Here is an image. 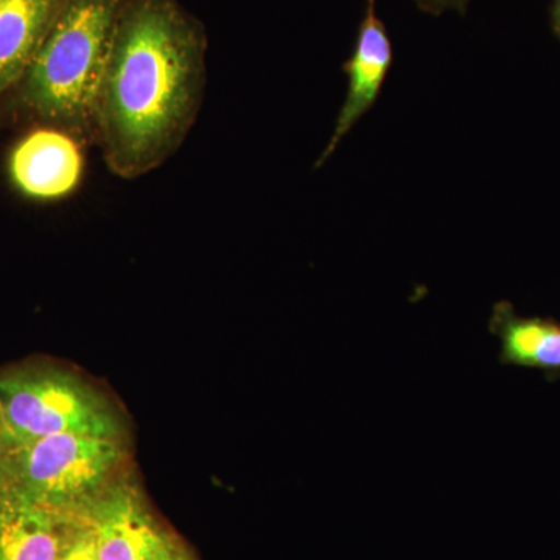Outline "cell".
<instances>
[{
  "label": "cell",
  "instance_id": "7a4b0ae2",
  "mask_svg": "<svg viewBox=\"0 0 560 560\" xmlns=\"http://www.w3.org/2000/svg\"><path fill=\"white\" fill-rule=\"evenodd\" d=\"M127 0H69L24 80L0 103V128L50 125L95 145V108Z\"/></svg>",
  "mask_w": 560,
  "mask_h": 560
},
{
  "label": "cell",
  "instance_id": "5bb4252c",
  "mask_svg": "<svg viewBox=\"0 0 560 560\" xmlns=\"http://www.w3.org/2000/svg\"><path fill=\"white\" fill-rule=\"evenodd\" d=\"M415 2L418 3L423 11L441 14L442 11L448 10L464 11L469 0H415Z\"/></svg>",
  "mask_w": 560,
  "mask_h": 560
},
{
  "label": "cell",
  "instance_id": "30bf717a",
  "mask_svg": "<svg viewBox=\"0 0 560 560\" xmlns=\"http://www.w3.org/2000/svg\"><path fill=\"white\" fill-rule=\"evenodd\" d=\"M490 331L501 342V363L560 374V324L556 320L523 318L503 301L493 307Z\"/></svg>",
  "mask_w": 560,
  "mask_h": 560
},
{
  "label": "cell",
  "instance_id": "7c38bea8",
  "mask_svg": "<svg viewBox=\"0 0 560 560\" xmlns=\"http://www.w3.org/2000/svg\"><path fill=\"white\" fill-rule=\"evenodd\" d=\"M16 451V445L11 442L9 434L0 423V490L9 489Z\"/></svg>",
  "mask_w": 560,
  "mask_h": 560
},
{
  "label": "cell",
  "instance_id": "277c9868",
  "mask_svg": "<svg viewBox=\"0 0 560 560\" xmlns=\"http://www.w3.org/2000/svg\"><path fill=\"white\" fill-rule=\"evenodd\" d=\"M124 438L57 434L18 447L9 489L62 515H81L124 474Z\"/></svg>",
  "mask_w": 560,
  "mask_h": 560
},
{
  "label": "cell",
  "instance_id": "ba28073f",
  "mask_svg": "<svg viewBox=\"0 0 560 560\" xmlns=\"http://www.w3.org/2000/svg\"><path fill=\"white\" fill-rule=\"evenodd\" d=\"M69 0H0V103L24 80Z\"/></svg>",
  "mask_w": 560,
  "mask_h": 560
},
{
  "label": "cell",
  "instance_id": "5b68a950",
  "mask_svg": "<svg viewBox=\"0 0 560 560\" xmlns=\"http://www.w3.org/2000/svg\"><path fill=\"white\" fill-rule=\"evenodd\" d=\"M84 149L86 143L61 128L50 125L24 128L5 158L11 189L33 202L66 200L83 180Z\"/></svg>",
  "mask_w": 560,
  "mask_h": 560
},
{
  "label": "cell",
  "instance_id": "3957f363",
  "mask_svg": "<svg viewBox=\"0 0 560 560\" xmlns=\"http://www.w3.org/2000/svg\"><path fill=\"white\" fill-rule=\"evenodd\" d=\"M0 423L16 447L57 434L124 438L109 400L75 372L46 359L0 368Z\"/></svg>",
  "mask_w": 560,
  "mask_h": 560
},
{
  "label": "cell",
  "instance_id": "9a60e30c",
  "mask_svg": "<svg viewBox=\"0 0 560 560\" xmlns=\"http://www.w3.org/2000/svg\"><path fill=\"white\" fill-rule=\"evenodd\" d=\"M551 21L552 28H555L556 35H558V38L560 39V0H555V2H552Z\"/></svg>",
  "mask_w": 560,
  "mask_h": 560
},
{
  "label": "cell",
  "instance_id": "8fae6325",
  "mask_svg": "<svg viewBox=\"0 0 560 560\" xmlns=\"http://www.w3.org/2000/svg\"><path fill=\"white\" fill-rule=\"evenodd\" d=\"M60 560H98L94 533L84 514L77 515Z\"/></svg>",
  "mask_w": 560,
  "mask_h": 560
},
{
  "label": "cell",
  "instance_id": "8992f818",
  "mask_svg": "<svg viewBox=\"0 0 560 560\" xmlns=\"http://www.w3.org/2000/svg\"><path fill=\"white\" fill-rule=\"evenodd\" d=\"M98 560H147L167 539L139 489L124 475L84 511Z\"/></svg>",
  "mask_w": 560,
  "mask_h": 560
},
{
  "label": "cell",
  "instance_id": "6da1fadb",
  "mask_svg": "<svg viewBox=\"0 0 560 560\" xmlns=\"http://www.w3.org/2000/svg\"><path fill=\"white\" fill-rule=\"evenodd\" d=\"M209 40L179 0H127L95 108V147L121 179L162 167L186 142L208 83Z\"/></svg>",
  "mask_w": 560,
  "mask_h": 560
},
{
  "label": "cell",
  "instance_id": "52a82bcc",
  "mask_svg": "<svg viewBox=\"0 0 560 560\" xmlns=\"http://www.w3.org/2000/svg\"><path fill=\"white\" fill-rule=\"evenodd\" d=\"M390 62H393V46H390L388 32L377 16L375 0H368V9L360 24L355 49L350 60L346 62V73L349 79L348 95L329 143L320 154L318 167L329 160L330 154L340 145L342 138L377 101L383 81L388 75Z\"/></svg>",
  "mask_w": 560,
  "mask_h": 560
},
{
  "label": "cell",
  "instance_id": "9c48e42d",
  "mask_svg": "<svg viewBox=\"0 0 560 560\" xmlns=\"http://www.w3.org/2000/svg\"><path fill=\"white\" fill-rule=\"evenodd\" d=\"M75 517L0 490V560H60Z\"/></svg>",
  "mask_w": 560,
  "mask_h": 560
},
{
  "label": "cell",
  "instance_id": "4fadbf2b",
  "mask_svg": "<svg viewBox=\"0 0 560 560\" xmlns=\"http://www.w3.org/2000/svg\"><path fill=\"white\" fill-rule=\"evenodd\" d=\"M147 560H194L186 548L180 547L178 541L168 534L167 539L162 541L160 547Z\"/></svg>",
  "mask_w": 560,
  "mask_h": 560
}]
</instances>
